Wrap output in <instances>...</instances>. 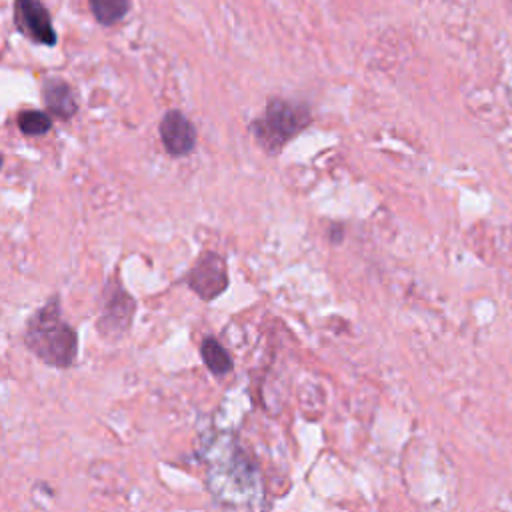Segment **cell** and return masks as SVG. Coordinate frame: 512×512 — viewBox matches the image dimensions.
Wrapping results in <instances>:
<instances>
[{"label": "cell", "instance_id": "6da1fadb", "mask_svg": "<svg viewBox=\"0 0 512 512\" xmlns=\"http://www.w3.org/2000/svg\"><path fill=\"white\" fill-rule=\"evenodd\" d=\"M24 342L44 364L68 368L76 362L78 336L60 314L58 298L48 300L38 308L24 330Z\"/></svg>", "mask_w": 512, "mask_h": 512}, {"label": "cell", "instance_id": "7a4b0ae2", "mask_svg": "<svg viewBox=\"0 0 512 512\" xmlns=\"http://www.w3.org/2000/svg\"><path fill=\"white\" fill-rule=\"evenodd\" d=\"M308 124L310 110L306 104L270 98L264 114L252 122L250 130L262 148H266L268 152H276Z\"/></svg>", "mask_w": 512, "mask_h": 512}, {"label": "cell", "instance_id": "3957f363", "mask_svg": "<svg viewBox=\"0 0 512 512\" xmlns=\"http://www.w3.org/2000/svg\"><path fill=\"white\" fill-rule=\"evenodd\" d=\"M136 304L132 296L114 282H108L100 294V312H98V330L106 336H118L128 330Z\"/></svg>", "mask_w": 512, "mask_h": 512}, {"label": "cell", "instance_id": "277c9868", "mask_svg": "<svg viewBox=\"0 0 512 512\" xmlns=\"http://www.w3.org/2000/svg\"><path fill=\"white\" fill-rule=\"evenodd\" d=\"M186 284L202 300H214L228 288V268L220 254L206 252L186 274Z\"/></svg>", "mask_w": 512, "mask_h": 512}, {"label": "cell", "instance_id": "5b68a950", "mask_svg": "<svg viewBox=\"0 0 512 512\" xmlns=\"http://www.w3.org/2000/svg\"><path fill=\"white\" fill-rule=\"evenodd\" d=\"M14 22L20 34L42 46L58 42L48 8L40 0H14Z\"/></svg>", "mask_w": 512, "mask_h": 512}, {"label": "cell", "instance_id": "8992f818", "mask_svg": "<svg viewBox=\"0 0 512 512\" xmlns=\"http://www.w3.org/2000/svg\"><path fill=\"white\" fill-rule=\"evenodd\" d=\"M160 138L168 154L186 156L196 146V128L180 110H170L160 120Z\"/></svg>", "mask_w": 512, "mask_h": 512}, {"label": "cell", "instance_id": "52a82bcc", "mask_svg": "<svg viewBox=\"0 0 512 512\" xmlns=\"http://www.w3.org/2000/svg\"><path fill=\"white\" fill-rule=\"evenodd\" d=\"M42 94H44V102L48 106V110L62 118V120H68L76 114L78 110V100H76V94L72 90L70 84H66L64 80L60 78H48L44 82V88H42Z\"/></svg>", "mask_w": 512, "mask_h": 512}, {"label": "cell", "instance_id": "ba28073f", "mask_svg": "<svg viewBox=\"0 0 512 512\" xmlns=\"http://www.w3.org/2000/svg\"><path fill=\"white\" fill-rule=\"evenodd\" d=\"M200 356L206 364V368L214 374V376H224L232 370V358L228 356L226 348L214 340V338H204L202 346H200Z\"/></svg>", "mask_w": 512, "mask_h": 512}, {"label": "cell", "instance_id": "9c48e42d", "mask_svg": "<svg viewBox=\"0 0 512 512\" xmlns=\"http://www.w3.org/2000/svg\"><path fill=\"white\" fill-rule=\"evenodd\" d=\"M92 16L102 26H114L130 12V0H88Z\"/></svg>", "mask_w": 512, "mask_h": 512}, {"label": "cell", "instance_id": "30bf717a", "mask_svg": "<svg viewBox=\"0 0 512 512\" xmlns=\"http://www.w3.org/2000/svg\"><path fill=\"white\" fill-rule=\"evenodd\" d=\"M16 122H18L20 132L26 136H40V134L50 132V128H52V118L42 110H22L18 114Z\"/></svg>", "mask_w": 512, "mask_h": 512}, {"label": "cell", "instance_id": "8fae6325", "mask_svg": "<svg viewBox=\"0 0 512 512\" xmlns=\"http://www.w3.org/2000/svg\"><path fill=\"white\" fill-rule=\"evenodd\" d=\"M0 168H2V156H0Z\"/></svg>", "mask_w": 512, "mask_h": 512}, {"label": "cell", "instance_id": "7c38bea8", "mask_svg": "<svg viewBox=\"0 0 512 512\" xmlns=\"http://www.w3.org/2000/svg\"><path fill=\"white\" fill-rule=\"evenodd\" d=\"M508 2H510V4H512V0H508Z\"/></svg>", "mask_w": 512, "mask_h": 512}]
</instances>
